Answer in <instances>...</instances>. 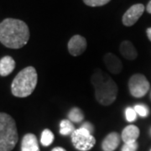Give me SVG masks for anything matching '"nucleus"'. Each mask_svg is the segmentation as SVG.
<instances>
[{"label": "nucleus", "mask_w": 151, "mask_h": 151, "mask_svg": "<svg viewBox=\"0 0 151 151\" xmlns=\"http://www.w3.org/2000/svg\"><path fill=\"white\" fill-rule=\"evenodd\" d=\"M146 10L149 14H151V0L149 2V4H147V7H146Z\"/></svg>", "instance_id": "nucleus-23"}, {"label": "nucleus", "mask_w": 151, "mask_h": 151, "mask_svg": "<svg viewBox=\"0 0 151 151\" xmlns=\"http://www.w3.org/2000/svg\"><path fill=\"white\" fill-rule=\"evenodd\" d=\"M150 82L143 74H134L130 77L129 81L130 94L136 98L145 96L150 90Z\"/></svg>", "instance_id": "nucleus-6"}, {"label": "nucleus", "mask_w": 151, "mask_h": 151, "mask_svg": "<svg viewBox=\"0 0 151 151\" xmlns=\"http://www.w3.org/2000/svg\"><path fill=\"white\" fill-rule=\"evenodd\" d=\"M29 29L20 19L8 18L0 24V42L7 48L20 49L29 40Z\"/></svg>", "instance_id": "nucleus-1"}, {"label": "nucleus", "mask_w": 151, "mask_h": 151, "mask_svg": "<svg viewBox=\"0 0 151 151\" xmlns=\"http://www.w3.org/2000/svg\"><path fill=\"white\" fill-rule=\"evenodd\" d=\"M150 134H151V129H150Z\"/></svg>", "instance_id": "nucleus-26"}, {"label": "nucleus", "mask_w": 151, "mask_h": 151, "mask_svg": "<svg viewBox=\"0 0 151 151\" xmlns=\"http://www.w3.org/2000/svg\"><path fill=\"white\" fill-rule=\"evenodd\" d=\"M146 33H147V36L149 38V40L151 41V27L149 28V29H147Z\"/></svg>", "instance_id": "nucleus-24"}, {"label": "nucleus", "mask_w": 151, "mask_h": 151, "mask_svg": "<svg viewBox=\"0 0 151 151\" xmlns=\"http://www.w3.org/2000/svg\"><path fill=\"white\" fill-rule=\"evenodd\" d=\"M150 151H151V150H150Z\"/></svg>", "instance_id": "nucleus-28"}, {"label": "nucleus", "mask_w": 151, "mask_h": 151, "mask_svg": "<svg viewBox=\"0 0 151 151\" xmlns=\"http://www.w3.org/2000/svg\"><path fill=\"white\" fill-rule=\"evenodd\" d=\"M86 46V39L80 35H76L70 38L68 42V51L71 55L78 56L85 52Z\"/></svg>", "instance_id": "nucleus-8"}, {"label": "nucleus", "mask_w": 151, "mask_h": 151, "mask_svg": "<svg viewBox=\"0 0 151 151\" xmlns=\"http://www.w3.org/2000/svg\"><path fill=\"white\" fill-rule=\"evenodd\" d=\"M70 136L74 147L80 151L90 150L96 144L94 136L83 128L76 129Z\"/></svg>", "instance_id": "nucleus-5"}, {"label": "nucleus", "mask_w": 151, "mask_h": 151, "mask_svg": "<svg viewBox=\"0 0 151 151\" xmlns=\"http://www.w3.org/2000/svg\"><path fill=\"white\" fill-rule=\"evenodd\" d=\"M15 68V61L9 55L4 56L0 60V76H7L13 72Z\"/></svg>", "instance_id": "nucleus-14"}, {"label": "nucleus", "mask_w": 151, "mask_h": 151, "mask_svg": "<svg viewBox=\"0 0 151 151\" xmlns=\"http://www.w3.org/2000/svg\"><path fill=\"white\" fill-rule=\"evenodd\" d=\"M91 82L95 89V97L103 106H109L116 100L119 87L110 76L101 69H96L91 76Z\"/></svg>", "instance_id": "nucleus-2"}, {"label": "nucleus", "mask_w": 151, "mask_h": 151, "mask_svg": "<svg viewBox=\"0 0 151 151\" xmlns=\"http://www.w3.org/2000/svg\"><path fill=\"white\" fill-rule=\"evenodd\" d=\"M145 9V7L142 4H137L131 6L128 10L124 13L122 21L125 26H132L139 20Z\"/></svg>", "instance_id": "nucleus-7"}, {"label": "nucleus", "mask_w": 151, "mask_h": 151, "mask_svg": "<svg viewBox=\"0 0 151 151\" xmlns=\"http://www.w3.org/2000/svg\"><path fill=\"white\" fill-rule=\"evenodd\" d=\"M51 151H66L65 149H63V148H61V147H55L54 148L53 150Z\"/></svg>", "instance_id": "nucleus-25"}, {"label": "nucleus", "mask_w": 151, "mask_h": 151, "mask_svg": "<svg viewBox=\"0 0 151 151\" xmlns=\"http://www.w3.org/2000/svg\"><path fill=\"white\" fill-rule=\"evenodd\" d=\"M55 136L54 134L48 129H45L41 134V138H40V143L43 146L50 145L53 141H54Z\"/></svg>", "instance_id": "nucleus-17"}, {"label": "nucleus", "mask_w": 151, "mask_h": 151, "mask_svg": "<svg viewBox=\"0 0 151 151\" xmlns=\"http://www.w3.org/2000/svg\"><path fill=\"white\" fill-rule=\"evenodd\" d=\"M111 0H83L84 4L90 7H99L108 4Z\"/></svg>", "instance_id": "nucleus-19"}, {"label": "nucleus", "mask_w": 151, "mask_h": 151, "mask_svg": "<svg viewBox=\"0 0 151 151\" xmlns=\"http://www.w3.org/2000/svg\"><path fill=\"white\" fill-rule=\"evenodd\" d=\"M19 139L16 123L8 113H0V151H11Z\"/></svg>", "instance_id": "nucleus-4"}, {"label": "nucleus", "mask_w": 151, "mask_h": 151, "mask_svg": "<svg viewBox=\"0 0 151 151\" xmlns=\"http://www.w3.org/2000/svg\"><path fill=\"white\" fill-rule=\"evenodd\" d=\"M75 130L74 125L69 119H63L60 124V134L63 136L71 135Z\"/></svg>", "instance_id": "nucleus-15"}, {"label": "nucleus", "mask_w": 151, "mask_h": 151, "mask_svg": "<svg viewBox=\"0 0 151 151\" xmlns=\"http://www.w3.org/2000/svg\"><path fill=\"white\" fill-rule=\"evenodd\" d=\"M103 61L104 65H106L108 69L111 73L114 75L119 74L123 70V64L117 55L112 53H107L103 56Z\"/></svg>", "instance_id": "nucleus-9"}, {"label": "nucleus", "mask_w": 151, "mask_h": 151, "mask_svg": "<svg viewBox=\"0 0 151 151\" xmlns=\"http://www.w3.org/2000/svg\"><path fill=\"white\" fill-rule=\"evenodd\" d=\"M68 119L72 123L79 124L84 120V113L79 108H73L68 113Z\"/></svg>", "instance_id": "nucleus-16"}, {"label": "nucleus", "mask_w": 151, "mask_h": 151, "mask_svg": "<svg viewBox=\"0 0 151 151\" xmlns=\"http://www.w3.org/2000/svg\"><path fill=\"white\" fill-rule=\"evenodd\" d=\"M81 128H83V129H85L86 130H87L90 134H93V132H94V127H93V125H92L91 123H89V122H86V123H84V124L81 125Z\"/></svg>", "instance_id": "nucleus-22"}, {"label": "nucleus", "mask_w": 151, "mask_h": 151, "mask_svg": "<svg viewBox=\"0 0 151 151\" xmlns=\"http://www.w3.org/2000/svg\"><path fill=\"white\" fill-rule=\"evenodd\" d=\"M134 109L135 110L137 115H139L143 118H145L149 114V108L144 104H137L134 106Z\"/></svg>", "instance_id": "nucleus-18"}, {"label": "nucleus", "mask_w": 151, "mask_h": 151, "mask_svg": "<svg viewBox=\"0 0 151 151\" xmlns=\"http://www.w3.org/2000/svg\"><path fill=\"white\" fill-rule=\"evenodd\" d=\"M38 81L37 71L33 66L20 70L11 84L12 94L17 97H26L35 91Z\"/></svg>", "instance_id": "nucleus-3"}, {"label": "nucleus", "mask_w": 151, "mask_h": 151, "mask_svg": "<svg viewBox=\"0 0 151 151\" xmlns=\"http://www.w3.org/2000/svg\"><path fill=\"white\" fill-rule=\"evenodd\" d=\"M139 136V129L137 126L133 125V124H130L127 127H125L121 134L122 139L124 142V144L136 142Z\"/></svg>", "instance_id": "nucleus-13"}, {"label": "nucleus", "mask_w": 151, "mask_h": 151, "mask_svg": "<svg viewBox=\"0 0 151 151\" xmlns=\"http://www.w3.org/2000/svg\"><path fill=\"white\" fill-rule=\"evenodd\" d=\"M139 145L137 142H132V143H126L122 147L121 151H137Z\"/></svg>", "instance_id": "nucleus-21"}, {"label": "nucleus", "mask_w": 151, "mask_h": 151, "mask_svg": "<svg viewBox=\"0 0 151 151\" xmlns=\"http://www.w3.org/2000/svg\"><path fill=\"white\" fill-rule=\"evenodd\" d=\"M120 135L113 132L106 136L102 143V149L103 151H114L119 145Z\"/></svg>", "instance_id": "nucleus-10"}, {"label": "nucleus", "mask_w": 151, "mask_h": 151, "mask_svg": "<svg viewBox=\"0 0 151 151\" xmlns=\"http://www.w3.org/2000/svg\"><path fill=\"white\" fill-rule=\"evenodd\" d=\"M21 151H40L37 137L34 134H27L22 139Z\"/></svg>", "instance_id": "nucleus-12"}, {"label": "nucleus", "mask_w": 151, "mask_h": 151, "mask_svg": "<svg viewBox=\"0 0 151 151\" xmlns=\"http://www.w3.org/2000/svg\"><path fill=\"white\" fill-rule=\"evenodd\" d=\"M119 51L125 59L129 60H134L138 56L137 50L129 40H124L120 44Z\"/></svg>", "instance_id": "nucleus-11"}, {"label": "nucleus", "mask_w": 151, "mask_h": 151, "mask_svg": "<svg viewBox=\"0 0 151 151\" xmlns=\"http://www.w3.org/2000/svg\"><path fill=\"white\" fill-rule=\"evenodd\" d=\"M125 117L129 122H134L137 119V113L133 108H128L125 111Z\"/></svg>", "instance_id": "nucleus-20"}, {"label": "nucleus", "mask_w": 151, "mask_h": 151, "mask_svg": "<svg viewBox=\"0 0 151 151\" xmlns=\"http://www.w3.org/2000/svg\"><path fill=\"white\" fill-rule=\"evenodd\" d=\"M0 24H1V22H0Z\"/></svg>", "instance_id": "nucleus-27"}]
</instances>
